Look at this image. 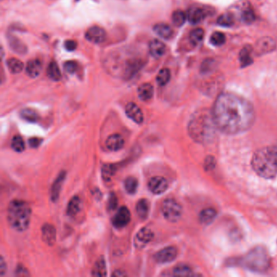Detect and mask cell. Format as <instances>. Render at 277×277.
<instances>
[{
	"label": "cell",
	"instance_id": "cell-5",
	"mask_svg": "<svg viewBox=\"0 0 277 277\" xmlns=\"http://www.w3.org/2000/svg\"><path fill=\"white\" fill-rule=\"evenodd\" d=\"M237 265L255 273H264L270 268V256L264 247L256 246L243 257L237 259Z\"/></svg>",
	"mask_w": 277,
	"mask_h": 277
},
{
	"label": "cell",
	"instance_id": "cell-33",
	"mask_svg": "<svg viewBox=\"0 0 277 277\" xmlns=\"http://www.w3.org/2000/svg\"><path fill=\"white\" fill-rule=\"evenodd\" d=\"M173 275L176 277H190L194 275L193 271L186 264H180L173 269Z\"/></svg>",
	"mask_w": 277,
	"mask_h": 277
},
{
	"label": "cell",
	"instance_id": "cell-43",
	"mask_svg": "<svg viewBox=\"0 0 277 277\" xmlns=\"http://www.w3.org/2000/svg\"><path fill=\"white\" fill-rule=\"evenodd\" d=\"M117 206H118V199L116 198V195L112 194L110 195L109 199H108V204H107L108 209L110 210H116Z\"/></svg>",
	"mask_w": 277,
	"mask_h": 277
},
{
	"label": "cell",
	"instance_id": "cell-8",
	"mask_svg": "<svg viewBox=\"0 0 277 277\" xmlns=\"http://www.w3.org/2000/svg\"><path fill=\"white\" fill-rule=\"evenodd\" d=\"M131 220V213L126 207L119 208L117 212L112 218V224L116 228H123Z\"/></svg>",
	"mask_w": 277,
	"mask_h": 277
},
{
	"label": "cell",
	"instance_id": "cell-26",
	"mask_svg": "<svg viewBox=\"0 0 277 277\" xmlns=\"http://www.w3.org/2000/svg\"><path fill=\"white\" fill-rule=\"evenodd\" d=\"M149 210H150V205L146 199H141L138 202L136 205V211L139 218H141V219H146L149 214Z\"/></svg>",
	"mask_w": 277,
	"mask_h": 277
},
{
	"label": "cell",
	"instance_id": "cell-32",
	"mask_svg": "<svg viewBox=\"0 0 277 277\" xmlns=\"http://www.w3.org/2000/svg\"><path fill=\"white\" fill-rule=\"evenodd\" d=\"M125 189L130 195H134L138 188V181L135 177H129L125 179Z\"/></svg>",
	"mask_w": 277,
	"mask_h": 277
},
{
	"label": "cell",
	"instance_id": "cell-6",
	"mask_svg": "<svg viewBox=\"0 0 277 277\" xmlns=\"http://www.w3.org/2000/svg\"><path fill=\"white\" fill-rule=\"evenodd\" d=\"M162 213L168 221L175 223L181 219L182 208L181 204L175 199H167L162 204Z\"/></svg>",
	"mask_w": 277,
	"mask_h": 277
},
{
	"label": "cell",
	"instance_id": "cell-2",
	"mask_svg": "<svg viewBox=\"0 0 277 277\" xmlns=\"http://www.w3.org/2000/svg\"><path fill=\"white\" fill-rule=\"evenodd\" d=\"M217 129L212 112L202 110L192 116L188 125V133L194 141L207 144L213 141Z\"/></svg>",
	"mask_w": 277,
	"mask_h": 277
},
{
	"label": "cell",
	"instance_id": "cell-11",
	"mask_svg": "<svg viewBox=\"0 0 277 277\" xmlns=\"http://www.w3.org/2000/svg\"><path fill=\"white\" fill-rule=\"evenodd\" d=\"M107 34L105 30L102 29L101 27H90L85 33V38L89 42L95 44H100L106 40Z\"/></svg>",
	"mask_w": 277,
	"mask_h": 277
},
{
	"label": "cell",
	"instance_id": "cell-4",
	"mask_svg": "<svg viewBox=\"0 0 277 277\" xmlns=\"http://www.w3.org/2000/svg\"><path fill=\"white\" fill-rule=\"evenodd\" d=\"M31 214V208L26 202L14 199L7 208V222L14 230L24 232L29 228Z\"/></svg>",
	"mask_w": 277,
	"mask_h": 277
},
{
	"label": "cell",
	"instance_id": "cell-47",
	"mask_svg": "<svg viewBox=\"0 0 277 277\" xmlns=\"http://www.w3.org/2000/svg\"><path fill=\"white\" fill-rule=\"evenodd\" d=\"M16 274L17 276H29L28 271L24 267L21 266V265L18 266L17 269L16 271Z\"/></svg>",
	"mask_w": 277,
	"mask_h": 277
},
{
	"label": "cell",
	"instance_id": "cell-44",
	"mask_svg": "<svg viewBox=\"0 0 277 277\" xmlns=\"http://www.w3.org/2000/svg\"><path fill=\"white\" fill-rule=\"evenodd\" d=\"M65 49L69 52H73L77 47V43H76V41L67 40L65 43Z\"/></svg>",
	"mask_w": 277,
	"mask_h": 277
},
{
	"label": "cell",
	"instance_id": "cell-35",
	"mask_svg": "<svg viewBox=\"0 0 277 277\" xmlns=\"http://www.w3.org/2000/svg\"><path fill=\"white\" fill-rule=\"evenodd\" d=\"M204 38V31L203 29L197 28V29H193L192 31L190 32V40L194 45L199 44L203 41Z\"/></svg>",
	"mask_w": 277,
	"mask_h": 277
},
{
	"label": "cell",
	"instance_id": "cell-40",
	"mask_svg": "<svg viewBox=\"0 0 277 277\" xmlns=\"http://www.w3.org/2000/svg\"><path fill=\"white\" fill-rule=\"evenodd\" d=\"M210 43L215 47L222 46L225 43V36L221 32H214L210 37Z\"/></svg>",
	"mask_w": 277,
	"mask_h": 277
},
{
	"label": "cell",
	"instance_id": "cell-21",
	"mask_svg": "<svg viewBox=\"0 0 277 277\" xmlns=\"http://www.w3.org/2000/svg\"><path fill=\"white\" fill-rule=\"evenodd\" d=\"M7 39H8L9 46L13 52L17 54H21V55H24L27 52L26 46L19 38H16L15 36L8 35Z\"/></svg>",
	"mask_w": 277,
	"mask_h": 277
},
{
	"label": "cell",
	"instance_id": "cell-25",
	"mask_svg": "<svg viewBox=\"0 0 277 277\" xmlns=\"http://www.w3.org/2000/svg\"><path fill=\"white\" fill-rule=\"evenodd\" d=\"M92 276L94 277H106L107 273V265L104 258L101 257L95 262L93 269H92Z\"/></svg>",
	"mask_w": 277,
	"mask_h": 277
},
{
	"label": "cell",
	"instance_id": "cell-34",
	"mask_svg": "<svg viewBox=\"0 0 277 277\" xmlns=\"http://www.w3.org/2000/svg\"><path fill=\"white\" fill-rule=\"evenodd\" d=\"M171 78V72L168 69H163L159 71L156 76V81L158 85L160 86H164L169 82Z\"/></svg>",
	"mask_w": 277,
	"mask_h": 277
},
{
	"label": "cell",
	"instance_id": "cell-15",
	"mask_svg": "<svg viewBox=\"0 0 277 277\" xmlns=\"http://www.w3.org/2000/svg\"><path fill=\"white\" fill-rule=\"evenodd\" d=\"M42 237L47 245L49 246H54L56 241V228L52 224L45 223L42 228Z\"/></svg>",
	"mask_w": 277,
	"mask_h": 277
},
{
	"label": "cell",
	"instance_id": "cell-3",
	"mask_svg": "<svg viewBox=\"0 0 277 277\" xmlns=\"http://www.w3.org/2000/svg\"><path fill=\"white\" fill-rule=\"evenodd\" d=\"M251 165L259 177L275 178L277 176V147L267 146L259 149L253 155Z\"/></svg>",
	"mask_w": 277,
	"mask_h": 277
},
{
	"label": "cell",
	"instance_id": "cell-36",
	"mask_svg": "<svg viewBox=\"0 0 277 277\" xmlns=\"http://www.w3.org/2000/svg\"><path fill=\"white\" fill-rule=\"evenodd\" d=\"M172 22H173L174 25L177 27H181L186 22L187 16H186V14L183 11L177 10L172 14Z\"/></svg>",
	"mask_w": 277,
	"mask_h": 277
},
{
	"label": "cell",
	"instance_id": "cell-23",
	"mask_svg": "<svg viewBox=\"0 0 277 277\" xmlns=\"http://www.w3.org/2000/svg\"><path fill=\"white\" fill-rule=\"evenodd\" d=\"M216 215V210H214V208H206L199 214V221L201 222L203 224L208 225L209 223L214 221Z\"/></svg>",
	"mask_w": 277,
	"mask_h": 277
},
{
	"label": "cell",
	"instance_id": "cell-48",
	"mask_svg": "<svg viewBox=\"0 0 277 277\" xmlns=\"http://www.w3.org/2000/svg\"><path fill=\"white\" fill-rule=\"evenodd\" d=\"M112 276H113V277H125L126 274L124 273L123 271L118 270L116 271V272L112 274Z\"/></svg>",
	"mask_w": 277,
	"mask_h": 277
},
{
	"label": "cell",
	"instance_id": "cell-24",
	"mask_svg": "<svg viewBox=\"0 0 277 277\" xmlns=\"http://www.w3.org/2000/svg\"><path fill=\"white\" fill-rule=\"evenodd\" d=\"M80 209H81V201L79 199V197H72L68 204V215L70 217H74L80 212Z\"/></svg>",
	"mask_w": 277,
	"mask_h": 277
},
{
	"label": "cell",
	"instance_id": "cell-42",
	"mask_svg": "<svg viewBox=\"0 0 277 277\" xmlns=\"http://www.w3.org/2000/svg\"><path fill=\"white\" fill-rule=\"evenodd\" d=\"M64 68L68 73L73 74L77 69V63L73 61H66L64 65Z\"/></svg>",
	"mask_w": 277,
	"mask_h": 277
},
{
	"label": "cell",
	"instance_id": "cell-28",
	"mask_svg": "<svg viewBox=\"0 0 277 277\" xmlns=\"http://www.w3.org/2000/svg\"><path fill=\"white\" fill-rule=\"evenodd\" d=\"M47 71V76L51 80L54 81H59L61 80L62 75H61V70L59 69L58 65L55 61L50 63Z\"/></svg>",
	"mask_w": 277,
	"mask_h": 277
},
{
	"label": "cell",
	"instance_id": "cell-12",
	"mask_svg": "<svg viewBox=\"0 0 277 277\" xmlns=\"http://www.w3.org/2000/svg\"><path fill=\"white\" fill-rule=\"evenodd\" d=\"M65 178H66V172L62 171V172H60L58 177H56V180L52 184V189H51V200L53 203L58 201Z\"/></svg>",
	"mask_w": 277,
	"mask_h": 277
},
{
	"label": "cell",
	"instance_id": "cell-37",
	"mask_svg": "<svg viewBox=\"0 0 277 277\" xmlns=\"http://www.w3.org/2000/svg\"><path fill=\"white\" fill-rule=\"evenodd\" d=\"M116 172V168L112 164H105L102 168V177L105 181H110Z\"/></svg>",
	"mask_w": 277,
	"mask_h": 277
},
{
	"label": "cell",
	"instance_id": "cell-39",
	"mask_svg": "<svg viewBox=\"0 0 277 277\" xmlns=\"http://www.w3.org/2000/svg\"><path fill=\"white\" fill-rule=\"evenodd\" d=\"M217 23L221 26L231 27L234 24V19L231 14H223L218 18Z\"/></svg>",
	"mask_w": 277,
	"mask_h": 277
},
{
	"label": "cell",
	"instance_id": "cell-27",
	"mask_svg": "<svg viewBox=\"0 0 277 277\" xmlns=\"http://www.w3.org/2000/svg\"><path fill=\"white\" fill-rule=\"evenodd\" d=\"M251 54H252V48L250 46H246L241 50L240 52L239 59L242 67H247L252 64L253 60Z\"/></svg>",
	"mask_w": 277,
	"mask_h": 277
},
{
	"label": "cell",
	"instance_id": "cell-31",
	"mask_svg": "<svg viewBox=\"0 0 277 277\" xmlns=\"http://www.w3.org/2000/svg\"><path fill=\"white\" fill-rule=\"evenodd\" d=\"M7 66L11 73L13 74L20 73L24 69V64L20 60L16 58L9 59L7 61Z\"/></svg>",
	"mask_w": 277,
	"mask_h": 277
},
{
	"label": "cell",
	"instance_id": "cell-46",
	"mask_svg": "<svg viewBox=\"0 0 277 277\" xmlns=\"http://www.w3.org/2000/svg\"><path fill=\"white\" fill-rule=\"evenodd\" d=\"M6 269H7V266H6L4 259L1 256L0 257V274H1V276L4 275Z\"/></svg>",
	"mask_w": 277,
	"mask_h": 277
},
{
	"label": "cell",
	"instance_id": "cell-29",
	"mask_svg": "<svg viewBox=\"0 0 277 277\" xmlns=\"http://www.w3.org/2000/svg\"><path fill=\"white\" fill-rule=\"evenodd\" d=\"M20 117L24 121L29 122V123H36L39 120V115L38 114V112L31 108H25V109L21 110Z\"/></svg>",
	"mask_w": 277,
	"mask_h": 277
},
{
	"label": "cell",
	"instance_id": "cell-1",
	"mask_svg": "<svg viewBox=\"0 0 277 277\" xmlns=\"http://www.w3.org/2000/svg\"><path fill=\"white\" fill-rule=\"evenodd\" d=\"M211 112L218 130L226 134L246 132L255 123V112L252 104L232 93L219 94Z\"/></svg>",
	"mask_w": 277,
	"mask_h": 277
},
{
	"label": "cell",
	"instance_id": "cell-9",
	"mask_svg": "<svg viewBox=\"0 0 277 277\" xmlns=\"http://www.w3.org/2000/svg\"><path fill=\"white\" fill-rule=\"evenodd\" d=\"M154 233L150 228H142L137 233L136 237L134 238V246L137 249L144 248L148 243L153 240Z\"/></svg>",
	"mask_w": 277,
	"mask_h": 277
},
{
	"label": "cell",
	"instance_id": "cell-45",
	"mask_svg": "<svg viewBox=\"0 0 277 277\" xmlns=\"http://www.w3.org/2000/svg\"><path fill=\"white\" fill-rule=\"evenodd\" d=\"M42 142H43V139L38 138H33L29 140V145L32 148H38Z\"/></svg>",
	"mask_w": 277,
	"mask_h": 277
},
{
	"label": "cell",
	"instance_id": "cell-14",
	"mask_svg": "<svg viewBox=\"0 0 277 277\" xmlns=\"http://www.w3.org/2000/svg\"><path fill=\"white\" fill-rule=\"evenodd\" d=\"M208 12L205 8L203 7H195L188 11V20L193 25H196L201 22L207 17Z\"/></svg>",
	"mask_w": 277,
	"mask_h": 277
},
{
	"label": "cell",
	"instance_id": "cell-30",
	"mask_svg": "<svg viewBox=\"0 0 277 277\" xmlns=\"http://www.w3.org/2000/svg\"><path fill=\"white\" fill-rule=\"evenodd\" d=\"M241 16L242 20L246 24H251L256 19L255 11L253 10L252 7H250V5L242 7L241 11Z\"/></svg>",
	"mask_w": 277,
	"mask_h": 277
},
{
	"label": "cell",
	"instance_id": "cell-16",
	"mask_svg": "<svg viewBox=\"0 0 277 277\" xmlns=\"http://www.w3.org/2000/svg\"><path fill=\"white\" fill-rule=\"evenodd\" d=\"M125 140L120 134H113L108 137L106 141V146L112 151H118L123 148Z\"/></svg>",
	"mask_w": 277,
	"mask_h": 277
},
{
	"label": "cell",
	"instance_id": "cell-41",
	"mask_svg": "<svg viewBox=\"0 0 277 277\" xmlns=\"http://www.w3.org/2000/svg\"><path fill=\"white\" fill-rule=\"evenodd\" d=\"M214 68H215V62L212 60H207L202 65L201 71L203 73H208L212 71Z\"/></svg>",
	"mask_w": 277,
	"mask_h": 277
},
{
	"label": "cell",
	"instance_id": "cell-19",
	"mask_svg": "<svg viewBox=\"0 0 277 277\" xmlns=\"http://www.w3.org/2000/svg\"><path fill=\"white\" fill-rule=\"evenodd\" d=\"M42 69H43V65L39 60H31L27 64L25 71L29 77L36 78L40 75Z\"/></svg>",
	"mask_w": 277,
	"mask_h": 277
},
{
	"label": "cell",
	"instance_id": "cell-13",
	"mask_svg": "<svg viewBox=\"0 0 277 277\" xmlns=\"http://www.w3.org/2000/svg\"><path fill=\"white\" fill-rule=\"evenodd\" d=\"M125 113L135 123L140 125L144 121V116L141 110L134 103H128L125 107Z\"/></svg>",
	"mask_w": 277,
	"mask_h": 277
},
{
	"label": "cell",
	"instance_id": "cell-20",
	"mask_svg": "<svg viewBox=\"0 0 277 277\" xmlns=\"http://www.w3.org/2000/svg\"><path fill=\"white\" fill-rule=\"evenodd\" d=\"M138 94L141 101L147 102L150 100L154 95V87L150 83L141 84L138 89Z\"/></svg>",
	"mask_w": 277,
	"mask_h": 277
},
{
	"label": "cell",
	"instance_id": "cell-38",
	"mask_svg": "<svg viewBox=\"0 0 277 277\" xmlns=\"http://www.w3.org/2000/svg\"><path fill=\"white\" fill-rule=\"evenodd\" d=\"M11 146L12 148V150L18 152V153H21L25 149V141H24L21 137L16 135L11 140Z\"/></svg>",
	"mask_w": 277,
	"mask_h": 277
},
{
	"label": "cell",
	"instance_id": "cell-10",
	"mask_svg": "<svg viewBox=\"0 0 277 277\" xmlns=\"http://www.w3.org/2000/svg\"><path fill=\"white\" fill-rule=\"evenodd\" d=\"M148 188L152 194L156 195H162L168 190V181L163 177H152L148 183Z\"/></svg>",
	"mask_w": 277,
	"mask_h": 277
},
{
	"label": "cell",
	"instance_id": "cell-7",
	"mask_svg": "<svg viewBox=\"0 0 277 277\" xmlns=\"http://www.w3.org/2000/svg\"><path fill=\"white\" fill-rule=\"evenodd\" d=\"M177 249L174 246H168L162 249L154 255V259L158 264H168L177 259Z\"/></svg>",
	"mask_w": 277,
	"mask_h": 277
},
{
	"label": "cell",
	"instance_id": "cell-18",
	"mask_svg": "<svg viewBox=\"0 0 277 277\" xmlns=\"http://www.w3.org/2000/svg\"><path fill=\"white\" fill-rule=\"evenodd\" d=\"M149 51L154 58L159 59L165 54L166 46L163 42L158 39L152 40L149 45Z\"/></svg>",
	"mask_w": 277,
	"mask_h": 277
},
{
	"label": "cell",
	"instance_id": "cell-22",
	"mask_svg": "<svg viewBox=\"0 0 277 277\" xmlns=\"http://www.w3.org/2000/svg\"><path fill=\"white\" fill-rule=\"evenodd\" d=\"M154 31L163 39H170L173 35V30L169 25L164 23H159L154 26Z\"/></svg>",
	"mask_w": 277,
	"mask_h": 277
},
{
	"label": "cell",
	"instance_id": "cell-17",
	"mask_svg": "<svg viewBox=\"0 0 277 277\" xmlns=\"http://www.w3.org/2000/svg\"><path fill=\"white\" fill-rule=\"evenodd\" d=\"M277 45L273 38H264L259 40L256 44V51L259 54H266L276 49Z\"/></svg>",
	"mask_w": 277,
	"mask_h": 277
}]
</instances>
